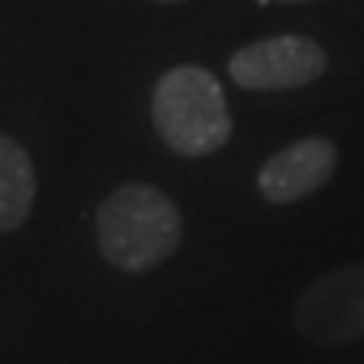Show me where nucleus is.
<instances>
[{
	"label": "nucleus",
	"instance_id": "f257e3e1",
	"mask_svg": "<svg viewBox=\"0 0 364 364\" xmlns=\"http://www.w3.org/2000/svg\"><path fill=\"white\" fill-rule=\"evenodd\" d=\"M102 257L122 273L162 267L182 243V213L149 182H125L102 199L95 216Z\"/></svg>",
	"mask_w": 364,
	"mask_h": 364
},
{
	"label": "nucleus",
	"instance_id": "f03ea898",
	"mask_svg": "<svg viewBox=\"0 0 364 364\" xmlns=\"http://www.w3.org/2000/svg\"><path fill=\"white\" fill-rule=\"evenodd\" d=\"M152 125L182 159L220 152L233 135V118L220 78L199 65H176L156 81Z\"/></svg>",
	"mask_w": 364,
	"mask_h": 364
},
{
	"label": "nucleus",
	"instance_id": "7ed1b4c3",
	"mask_svg": "<svg viewBox=\"0 0 364 364\" xmlns=\"http://www.w3.org/2000/svg\"><path fill=\"white\" fill-rule=\"evenodd\" d=\"M294 327L317 348H341L364 338V260L334 267L300 290Z\"/></svg>",
	"mask_w": 364,
	"mask_h": 364
},
{
	"label": "nucleus",
	"instance_id": "20e7f679",
	"mask_svg": "<svg viewBox=\"0 0 364 364\" xmlns=\"http://www.w3.org/2000/svg\"><path fill=\"white\" fill-rule=\"evenodd\" d=\"M226 71L243 91H290L324 75L327 51L304 34H277L240 48Z\"/></svg>",
	"mask_w": 364,
	"mask_h": 364
},
{
	"label": "nucleus",
	"instance_id": "39448f33",
	"mask_svg": "<svg viewBox=\"0 0 364 364\" xmlns=\"http://www.w3.org/2000/svg\"><path fill=\"white\" fill-rule=\"evenodd\" d=\"M338 172V145L324 135H307L273 152L257 172V189L273 206H290L324 189Z\"/></svg>",
	"mask_w": 364,
	"mask_h": 364
},
{
	"label": "nucleus",
	"instance_id": "423d86ee",
	"mask_svg": "<svg viewBox=\"0 0 364 364\" xmlns=\"http://www.w3.org/2000/svg\"><path fill=\"white\" fill-rule=\"evenodd\" d=\"M38 179L27 149L14 135L0 132V233L21 230L34 209Z\"/></svg>",
	"mask_w": 364,
	"mask_h": 364
},
{
	"label": "nucleus",
	"instance_id": "0eeeda50",
	"mask_svg": "<svg viewBox=\"0 0 364 364\" xmlns=\"http://www.w3.org/2000/svg\"><path fill=\"white\" fill-rule=\"evenodd\" d=\"M159 4H179V0H159Z\"/></svg>",
	"mask_w": 364,
	"mask_h": 364
},
{
	"label": "nucleus",
	"instance_id": "6e6552de",
	"mask_svg": "<svg viewBox=\"0 0 364 364\" xmlns=\"http://www.w3.org/2000/svg\"><path fill=\"white\" fill-rule=\"evenodd\" d=\"M287 4H300V0H287Z\"/></svg>",
	"mask_w": 364,
	"mask_h": 364
}]
</instances>
